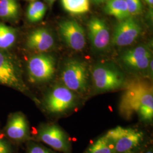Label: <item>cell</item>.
Returning a JSON list of instances; mask_svg holds the SVG:
<instances>
[{
  "mask_svg": "<svg viewBox=\"0 0 153 153\" xmlns=\"http://www.w3.org/2000/svg\"><path fill=\"white\" fill-rule=\"evenodd\" d=\"M121 97L119 111L126 120L136 115L139 121L145 126L153 123V90L151 83L136 78L126 81Z\"/></svg>",
  "mask_w": 153,
  "mask_h": 153,
  "instance_id": "6da1fadb",
  "label": "cell"
},
{
  "mask_svg": "<svg viewBox=\"0 0 153 153\" xmlns=\"http://www.w3.org/2000/svg\"><path fill=\"white\" fill-rule=\"evenodd\" d=\"M104 136L112 144L114 153H134L150 142L145 130L138 127L117 126Z\"/></svg>",
  "mask_w": 153,
  "mask_h": 153,
  "instance_id": "7a4b0ae2",
  "label": "cell"
},
{
  "mask_svg": "<svg viewBox=\"0 0 153 153\" xmlns=\"http://www.w3.org/2000/svg\"><path fill=\"white\" fill-rule=\"evenodd\" d=\"M80 99L82 98L61 83L55 86L46 95L44 99V108L55 117H65L78 107Z\"/></svg>",
  "mask_w": 153,
  "mask_h": 153,
  "instance_id": "3957f363",
  "label": "cell"
},
{
  "mask_svg": "<svg viewBox=\"0 0 153 153\" xmlns=\"http://www.w3.org/2000/svg\"><path fill=\"white\" fill-rule=\"evenodd\" d=\"M61 79L62 84L81 98L87 95L91 90L88 66L81 61H68L61 73Z\"/></svg>",
  "mask_w": 153,
  "mask_h": 153,
  "instance_id": "277c9868",
  "label": "cell"
},
{
  "mask_svg": "<svg viewBox=\"0 0 153 153\" xmlns=\"http://www.w3.org/2000/svg\"><path fill=\"white\" fill-rule=\"evenodd\" d=\"M124 74L109 64L96 65L91 73V84L95 94L108 93L124 88L126 83Z\"/></svg>",
  "mask_w": 153,
  "mask_h": 153,
  "instance_id": "5b68a950",
  "label": "cell"
},
{
  "mask_svg": "<svg viewBox=\"0 0 153 153\" xmlns=\"http://www.w3.org/2000/svg\"><path fill=\"white\" fill-rule=\"evenodd\" d=\"M36 140L62 153H72L71 137L55 123L42 124L37 129Z\"/></svg>",
  "mask_w": 153,
  "mask_h": 153,
  "instance_id": "8992f818",
  "label": "cell"
},
{
  "mask_svg": "<svg viewBox=\"0 0 153 153\" xmlns=\"http://www.w3.org/2000/svg\"><path fill=\"white\" fill-rule=\"evenodd\" d=\"M56 60L51 55L44 53L33 55L28 61L29 81L40 83L51 81L55 74Z\"/></svg>",
  "mask_w": 153,
  "mask_h": 153,
  "instance_id": "52a82bcc",
  "label": "cell"
},
{
  "mask_svg": "<svg viewBox=\"0 0 153 153\" xmlns=\"http://www.w3.org/2000/svg\"><path fill=\"white\" fill-rule=\"evenodd\" d=\"M0 84L16 88L22 93L28 91L22 80L18 64L11 55L4 50H0Z\"/></svg>",
  "mask_w": 153,
  "mask_h": 153,
  "instance_id": "ba28073f",
  "label": "cell"
},
{
  "mask_svg": "<svg viewBox=\"0 0 153 153\" xmlns=\"http://www.w3.org/2000/svg\"><path fill=\"white\" fill-rule=\"evenodd\" d=\"M59 31L62 40L71 49L80 51L85 48L86 33L84 28L75 20L61 22L59 25Z\"/></svg>",
  "mask_w": 153,
  "mask_h": 153,
  "instance_id": "9c48e42d",
  "label": "cell"
},
{
  "mask_svg": "<svg viewBox=\"0 0 153 153\" xmlns=\"http://www.w3.org/2000/svg\"><path fill=\"white\" fill-rule=\"evenodd\" d=\"M142 27L131 16L120 21L114 28L112 38L113 44L119 47L133 44L140 36Z\"/></svg>",
  "mask_w": 153,
  "mask_h": 153,
  "instance_id": "30bf717a",
  "label": "cell"
},
{
  "mask_svg": "<svg viewBox=\"0 0 153 153\" xmlns=\"http://www.w3.org/2000/svg\"><path fill=\"white\" fill-rule=\"evenodd\" d=\"M89 40L93 49L96 51H103L110 43L111 35L109 28L103 19L94 17L88 25Z\"/></svg>",
  "mask_w": 153,
  "mask_h": 153,
  "instance_id": "8fae6325",
  "label": "cell"
},
{
  "mask_svg": "<svg viewBox=\"0 0 153 153\" xmlns=\"http://www.w3.org/2000/svg\"><path fill=\"white\" fill-rule=\"evenodd\" d=\"M151 58L149 49L146 46L141 45L126 51L121 56V61L131 69L142 71L149 68Z\"/></svg>",
  "mask_w": 153,
  "mask_h": 153,
  "instance_id": "7c38bea8",
  "label": "cell"
},
{
  "mask_svg": "<svg viewBox=\"0 0 153 153\" xmlns=\"http://www.w3.org/2000/svg\"><path fill=\"white\" fill-rule=\"evenodd\" d=\"M6 133L10 139L23 142L30 138V129L26 117L21 112H16L9 117L5 128Z\"/></svg>",
  "mask_w": 153,
  "mask_h": 153,
  "instance_id": "4fadbf2b",
  "label": "cell"
},
{
  "mask_svg": "<svg viewBox=\"0 0 153 153\" xmlns=\"http://www.w3.org/2000/svg\"><path fill=\"white\" fill-rule=\"evenodd\" d=\"M55 41L54 36L46 28H38L28 35L26 45L29 49L44 53L53 48Z\"/></svg>",
  "mask_w": 153,
  "mask_h": 153,
  "instance_id": "5bb4252c",
  "label": "cell"
},
{
  "mask_svg": "<svg viewBox=\"0 0 153 153\" xmlns=\"http://www.w3.org/2000/svg\"><path fill=\"white\" fill-rule=\"evenodd\" d=\"M104 11L109 16L122 21L131 16L125 0H108L106 2Z\"/></svg>",
  "mask_w": 153,
  "mask_h": 153,
  "instance_id": "9a60e30c",
  "label": "cell"
},
{
  "mask_svg": "<svg viewBox=\"0 0 153 153\" xmlns=\"http://www.w3.org/2000/svg\"><path fill=\"white\" fill-rule=\"evenodd\" d=\"M19 16V5L17 0H0V18L15 21Z\"/></svg>",
  "mask_w": 153,
  "mask_h": 153,
  "instance_id": "2e32d148",
  "label": "cell"
},
{
  "mask_svg": "<svg viewBox=\"0 0 153 153\" xmlns=\"http://www.w3.org/2000/svg\"><path fill=\"white\" fill-rule=\"evenodd\" d=\"M16 29L0 23V50L6 51L10 48L16 43Z\"/></svg>",
  "mask_w": 153,
  "mask_h": 153,
  "instance_id": "e0dca14e",
  "label": "cell"
},
{
  "mask_svg": "<svg viewBox=\"0 0 153 153\" xmlns=\"http://www.w3.org/2000/svg\"><path fill=\"white\" fill-rule=\"evenodd\" d=\"M61 4L66 11L72 14H82L90 9L89 0H61Z\"/></svg>",
  "mask_w": 153,
  "mask_h": 153,
  "instance_id": "ac0fdd59",
  "label": "cell"
},
{
  "mask_svg": "<svg viewBox=\"0 0 153 153\" xmlns=\"http://www.w3.org/2000/svg\"><path fill=\"white\" fill-rule=\"evenodd\" d=\"M83 153H114V148L104 134L94 140Z\"/></svg>",
  "mask_w": 153,
  "mask_h": 153,
  "instance_id": "d6986e66",
  "label": "cell"
},
{
  "mask_svg": "<svg viewBox=\"0 0 153 153\" xmlns=\"http://www.w3.org/2000/svg\"><path fill=\"white\" fill-rule=\"evenodd\" d=\"M47 6L39 1H33L28 6L26 16L30 22L35 23L40 21L46 13Z\"/></svg>",
  "mask_w": 153,
  "mask_h": 153,
  "instance_id": "ffe728a7",
  "label": "cell"
},
{
  "mask_svg": "<svg viewBox=\"0 0 153 153\" xmlns=\"http://www.w3.org/2000/svg\"><path fill=\"white\" fill-rule=\"evenodd\" d=\"M130 16L140 14L142 11V5L140 0H125Z\"/></svg>",
  "mask_w": 153,
  "mask_h": 153,
  "instance_id": "44dd1931",
  "label": "cell"
},
{
  "mask_svg": "<svg viewBox=\"0 0 153 153\" xmlns=\"http://www.w3.org/2000/svg\"><path fill=\"white\" fill-rule=\"evenodd\" d=\"M27 153H55L44 146L34 142H30L27 146Z\"/></svg>",
  "mask_w": 153,
  "mask_h": 153,
  "instance_id": "7402d4cb",
  "label": "cell"
},
{
  "mask_svg": "<svg viewBox=\"0 0 153 153\" xmlns=\"http://www.w3.org/2000/svg\"><path fill=\"white\" fill-rule=\"evenodd\" d=\"M0 153H12L10 143L0 135Z\"/></svg>",
  "mask_w": 153,
  "mask_h": 153,
  "instance_id": "603a6c76",
  "label": "cell"
},
{
  "mask_svg": "<svg viewBox=\"0 0 153 153\" xmlns=\"http://www.w3.org/2000/svg\"><path fill=\"white\" fill-rule=\"evenodd\" d=\"M134 153H153V143L152 141L149 142L147 145L138 150Z\"/></svg>",
  "mask_w": 153,
  "mask_h": 153,
  "instance_id": "cb8c5ba5",
  "label": "cell"
},
{
  "mask_svg": "<svg viewBox=\"0 0 153 153\" xmlns=\"http://www.w3.org/2000/svg\"><path fill=\"white\" fill-rule=\"evenodd\" d=\"M92 1L94 4L99 5V4H101L107 2L108 0H92Z\"/></svg>",
  "mask_w": 153,
  "mask_h": 153,
  "instance_id": "d4e9b609",
  "label": "cell"
},
{
  "mask_svg": "<svg viewBox=\"0 0 153 153\" xmlns=\"http://www.w3.org/2000/svg\"><path fill=\"white\" fill-rule=\"evenodd\" d=\"M55 1H56V0H46L47 4H48V5H49V6H52V5L53 4V3H54V2H55Z\"/></svg>",
  "mask_w": 153,
  "mask_h": 153,
  "instance_id": "484cf974",
  "label": "cell"
},
{
  "mask_svg": "<svg viewBox=\"0 0 153 153\" xmlns=\"http://www.w3.org/2000/svg\"><path fill=\"white\" fill-rule=\"evenodd\" d=\"M145 1L150 6H153V0H145Z\"/></svg>",
  "mask_w": 153,
  "mask_h": 153,
  "instance_id": "4316f807",
  "label": "cell"
},
{
  "mask_svg": "<svg viewBox=\"0 0 153 153\" xmlns=\"http://www.w3.org/2000/svg\"><path fill=\"white\" fill-rule=\"evenodd\" d=\"M28 1H30L33 2V1H36V0H28Z\"/></svg>",
  "mask_w": 153,
  "mask_h": 153,
  "instance_id": "83f0119b",
  "label": "cell"
}]
</instances>
